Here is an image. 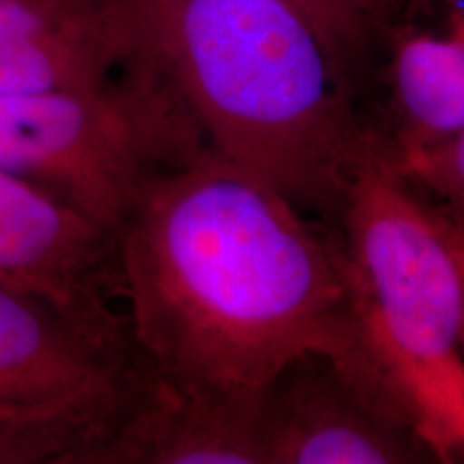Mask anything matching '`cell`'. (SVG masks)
<instances>
[{"label": "cell", "mask_w": 464, "mask_h": 464, "mask_svg": "<svg viewBox=\"0 0 464 464\" xmlns=\"http://www.w3.org/2000/svg\"><path fill=\"white\" fill-rule=\"evenodd\" d=\"M116 254L147 379L254 402L299 359L323 357L396 409L359 344L340 235L213 150L144 185Z\"/></svg>", "instance_id": "6da1fadb"}, {"label": "cell", "mask_w": 464, "mask_h": 464, "mask_svg": "<svg viewBox=\"0 0 464 464\" xmlns=\"http://www.w3.org/2000/svg\"><path fill=\"white\" fill-rule=\"evenodd\" d=\"M142 54L207 149L301 211L338 216L374 130L357 121L344 65L297 0H127Z\"/></svg>", "instance_id": "7a4b0ae2"}, {"label": "cell", "mask_w": 464, "mask_h": 464, "mask_svg": "<svg viewBox=\"0 0 464 464\" xmlns=\"http://www.w3.org/2000/svg\"><path fill=\"white\" fill-rule=\"evenodd\" d=\"M363 357L430 456L464 454V286L439 213L376 131L338 211Z\"/></svg>", "instance_id": "3957f363"}, {"label": "cell", "mask_w": 464, "mask_h": 464, "mask_svg": "<svg viewBox=\"0 0 464 464\" xmlns=\"http://www.w3.org/2000/svg\"><path fill=\"white\" fill-rule=\"evenodd\" d=\"M205 149L194 119L142 50L100 89L0 92V170L114 232L150 179Z\"/></svg>", "instance_id": "277c9868"}, {"label": "cell", "mask_w": 464, "mask_h": 464, "mask_svg": "<svg viewBox=\"0 0 464 464\" xmlns=\"http://www.w3.org/2000/svg\"><path fill=\"white\" fill-rule=\"evenodd\" d=\"M136 363L34 295L0 282V420L44 421L84 439L78 464L130 404Z\"/></svg>", "instance_id": "5b68a950"}, {"label": "cell", "mask_w": 464, "mask_h": 464, "mask_svg": "<svg viewBox=\"0 0 464 464\" xmlns=\"http://www.w3.org/2000/svg\"><path fill=\"white\" fill-rule=\"evenodd\" d=\"M0 282L26 290L91 338L131 353L116 232L0 170Z\"/></svg>", "instance_id": "8992f818"}, {"label": "cell", "mask_w": 464, "mask_h": 464, "mask_svg": "<svg viewBox=\"0 0 464 464\" xmlns=\"http://www.w3.org/2000/svg\"><path fill=\"white\" fill-rule=\"evenodd\" d=\"M260 464H404L430 456L409 421L323 357L299 359L258 409Z\"/></svg>", "instance_id": "52a82bcc"}, {"label": "cell", "mask_w": 464, "mask_h": 464, "mask_svg": "<svg viewBox=\"0 0 464 464\" xmlns=\"http://www.w3.org/2000/svg\"><path fill=\"white\" fill-rule=\"evenodd\" d=\"M138 54L127 0H0V92L100 89Z\"/></svg>", "instance_id": "ba28073f"}, {"label": "cell", "mask_w": 464, "mask_h": 464, "mask_svg": "<svg viewBox=\"0 0 464 464\" xmlns=\"http://www.w3.org/2000/svg\"><path fill=\"white\" fill-rule=\"evenodd\" d=\"M258 409L170 390L136 368L125 413L86 464H260Z\"/></svg>", "instance_id": "9c48e42d"}, {"label": "cell", "mask_w": 464, "mask_h": 464, "mask_svg": "<svg viewBox=\"0 0 464 464\" xmlns=\"http://www.w3.org/2000/svg\"><path fill=\"white\" fill-rule=\"evenodd\" d=\"M440 24L387 28V86L396 160L426 153L464 131V0H443Z\"/></svg>", "instance_id": "30bf717a"}, {"label": "cell", "mask_w": 464, "mask_h": 464, "mask_svg": "<svg viewBox=\"0 0 464 464\" xmlns=\"http://www.w3.org/2000/svg\"><path fill=\"white\" fill-rule=\"evenodd\" d=\"M396 164L434 211L464 230V131Z\"/></svg>", "instance_id": "8fae6325"}, {"label": "cell", "mask_w": 464, "mask_h": 464, "mask_svg": "<svg viewBox=\"0 0 464 464\" xmlns=\"http://www.w3.org/2000/svg\"><path fill=\"white\" fill-rule=\"evenodd\" d=\"M334 54L344 61L381 33L396 9V0H299Z\"/></svg>", "instance_id": "7c38bea8"}, {"label": "cell", "mask_w": 464, "mask_h": 464, "mask_svg": "<svg viewBox=\"0 0 464 464\" xmlns=\"http://www.w3.org/2000/svg\"><path fill=\"white\" fill-rule=\"evenodd\" d=\"M84 439L44 421L0 420V464H78Z\"/></svg>", "instance_id": "4fadbf2b"}, {"label": "cell", "mask_w": 464, "mask_h": 464, "mask_svg": "<svg viewBox=\"0 0 464 464\" xmlns=\"http://www.w3.org/2000/svg\"><path fill=\"white\" fill-rule=\"evenodd\" d=\"M439 219H440V226H443L445 237H448L451 252H454V256H456L458 269H460V276H462V286H464V230L458 228V226H454L451 222H448V219L440 216V213H439Z\"/></svg>", "instance_id": "5bb4252c"}, {"label": "cell", "mask_w": 464, "mask_h": 464, "mask_svg": "<svg viewBox=\"0 0 464 464\" xmlns=\"http://www.w3.org/2000/svg\"><path fill=\"white\" fill-rule=\"evenodd\" d=\"M398 3H400V0H396V7H398ZM406 3H409V7L415 11V9H426V7H432V5L443 3V0H406Z\"/></svg>", "instance_id": "9a60e30c"}, {"label": "cell", "mask_w": 464, "mask_h": 464, "mask_svg": "<svg viewBox=\"0 0 464 464\" xmlns=\"http://www.w3.org/2000/svg\"><path fill=\"white\" fill-rule=\"evenodd\" d=\"M297 3H299V0H297Z\"/></svg>", "instance_id": "2e32d148"}]
</instances>
